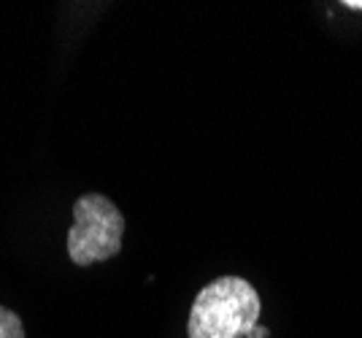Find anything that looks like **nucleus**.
I'll list each match as a JSON object with an SVG mask.
<instances>
[{
    "mask_svg": "<svg viewBox=\"0 0 362 338\" xmlns=\"http://www.w3.org/2000/svg\"><path fill=\"white\" fill-rule=\"evenodd\" d=\"M0 338H25V325L19 314L6 306H0Z\"/></svg>",
    "mask_w": 362,
    "mask_h": 338,
    "instance_id": "nucleus-3",
    "label": "nucleus"
},
{
    "mask_svg": "<svg viewBox=\"0 0 362 338\" xmlns=\"http://www.w3.org/2000/svg\"><path fill=\"white\" fill-rule=\"evenodd\" d=\"M265 333H268V330H262V327H259V325H257L255 330H252V333H249V338H265Z\"/></svg>",
    "mask_w": 362,
    "mask_h": 338,
    "instance_id": "nucleus-4",
    "label": "nucleus"
},
{
    "mask_svg": "<svg viewBox=\"0 0 362 338\" xmlns=\"http://www.w3.org/2000/svg\"><path fill=\"white\" fill-rule=\"evenodd\" d=\"M259 295L241 276H219L197 292L187 336L189 338H249L259 320Z\"/></svg>",
    "mask_w": 362,
    "mask_h": 338,
    "instance_id": "nucleus-1",
    "label": "nucleus"
},
{
    "mask_svg": "<svg viewBox=\"0 0 362 338\" xmlns=\"http://www.w3.org/2000/svg\"><path fill=\"white\" fill-rule=\"evenodd\" d=\"M124 216L100 192H87L74 203V225L68 231V257L87 268L117 257L122 249Z\"/></svg>",
    "mask_w": 362,
    "mask_h": 338,
    "instance_id": "nucleus-2",
    "label": "nucleus"
},
{
    "mask_svg": "<svg viewBox=\"0 0 362 338\" xmlns=\"http://www.w3.org/2000/svg\"><path fill=\"white\" fill-rule=\"evenodd\" d=\"M346 8H357V11H362V0H346Z\"/></svg>",
    "mask_w": 362,
    "mask_h": 338,
    "instance_id": "nucleus-5",
    "label": "nucleus"
}]
</instances>
